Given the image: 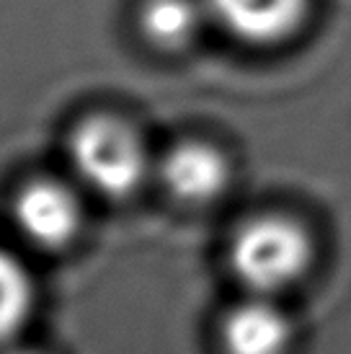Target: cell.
Here are the masks:
<instances>
[{"mask_svg": "<svg viewBox=\"0 0 351 354\" xmlns=\"http://www.w3.org/2000/svg\"><path fill=\"white\" fill-rule=\"evenodd\" d=\"M160 181L178 202L207 205L227 189L230 166L215 145L186 140L173 145L160 160Z\"/></svg>", "mask_w": 351, "mask_h": 354, "instance_id": "obj_5", "label": "cell"}, {"mask_svg": "<svg viewBox=\"0 0 351 354\" xmlns=\"http://www.w3.org/2000/svg\"><path fill=\"white\" fill-rule=\"evenodd\" d=\"M207 3L199 0H147L140 13L142 34L163 50H181L196 39Z\"/></svg>", "mask_w": 351, "mask_h": 354, "instance_id": "obj_7", "label": "cell"}, {"mask_svg": "<svg viewBox=\"0 0 351 354\" xmlns=\"http://www.w3.org/2000/svg\"><path fill=\"white\" fill-rule=\"evenodd\" d=\"M3 354H39V352H31V349H8V352Z\"/></svg>", "mask_w": 351, "mask_h": 354, "instance_id": "obj_9", "label": "cell"}, {"mask_svg": "<svg viewBox=\"0 0 351 354\" xmlns=\"http://www.w3.org/2000/svg\"><path fill=\"white\" fill-rule=\"evenodd\" d=\"M207 10L233 37L269 47L290 39L307 19L310 0H205Z\"/></svg>", "mask_w": 351, "mask_h": 354, "instance_id": "obj_4", "label": "cell"}, {"mask_svg": "<svg viewBox=\"0 0 351 354\" xmlns=\"http://www.w3.org/2000/svg\"><path fill=\"white\" fill-rule=\"evenodd\" d=\"M70 160L80 181L101 197L124 199L147 174V150L117 117H88L70 135Z\"/></svg>", "mask_w": 351, "mask_h": 354, "instance_id": "obj_2", "label": "cell"}, {"mask_svg": "<svg viewBox=\"0 0 351 354\" xmlns=\"http://www.w3.org/2000/svg\"><path fill=\"white\" fill-rule=\"evenodd\" d=\"M220 339L227 354H284L292 344V321L274 297L248 295L227 310Z\"/></svg>", "mask_w": 351, "mask_h": 354, "instance_id": "obj_6", "label": "cell"}, {"mask_svg": "<svg viewBox=\"0 0 351 354\" xmlns=\"http://www.w3.org/2000/svg\"><path fill=\"white\" fill-rule=\"evenodd\" d=\"M227 261L248 295L274 297L300 282L310 269V233L287 215L251 217L235 230Z\"/></svg>", "mask_w": 351, "mask_h": 354, "instance_id": "obj_1", "label": "cell"}, {"mask_svg": "<svg viewBox=\"0 0 351 354\" xmlns=\"http://www.w3.org/2000/svg\"><path fill=\"white\" fill-rule=\"evenodd\" d=\"M13 220L19 233L41 251L68 248L83 225L78 197L65 184L37 178L16 194Z\"/></svg>", "mask_w": 351, "mask_h": 354, "instance_id": "obj_3", "label": "cell"}, {"mask_svg": "<svg viewBox=\"0 0 351 354\" xmlns=\"http://www.w3.org/2000/svg\"><path fill=\"white\" fill-rule=\"evenodd\" d=\"M34 308V285L13 254L0 248V344L10 342L26 326Z\"/></svg>", "mask_w": 351, "mask_h": 354, "instance_id": "obj_8", "label": "cell"}]
</instances>
